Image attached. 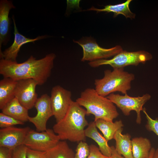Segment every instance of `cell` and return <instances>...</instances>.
Returning <instances> with one entry per match:
<instances>
[{
	"mask_svg": "<svg viewBox=\"0 0 158 158\" xmlns=\"http://www.w3.org/2000/svg\"><path fill=\"white\" fill-rule=\"evenodd\" d=\"M56 56L54 53H51L41 59H37L31 55L27 60L20 63L1 59L0 74L4 78L16 81L32 79L38 85H42L50 75Z\"/></svg>",
	"mask_w": 158,
	"mask_h": 158,
	"instance_id": "1",
	"label": "cell"
},
{
	"mask_svg": "<svg viewBox=\"0 0 158 158\" xmlns=\"http://www.w3.org/2000/svg\"><path fill=\"white\" fill-rule=\"evenodd\" d=\"M86 115L85 109L73 101L65 116L56 122L53 130L61 140L73 142L84 141L86 138L85 128L89 124Z\"/></svg>",
	"mask_w": 158,
	"mask_h": 158,
	"instance_id": "2",
	"label": "cell"
},
{
	"mask_svg": "<svg viewBox=\"0 0 158 158\" xmlns=\"http://www.w3.org/2000/svg\"><path fill=\"white\" fill-rule=\"evenodd\" d=\"M75 101L85 108L87 115L94 116V121L102 119L113 122L119 115L114 104L107 97L99 95L95 88L86 89Z\"/></svg>",
	"mask_w": 158,
	"mask_h": 158,
	"instance_id": "3",
	"label": "cell"
},
{
	"mask_svg": "<svg viewBox=\"0 0 158 158\" xmlns=\"http://www.w3.org/2000/svg\"><path fill=\"white\" fill-rule=\"evenodd\" d=\"M134 79V75L124 71V68L106 70L102 78L95 80V89L99 95L105 97L116 92L124 95L131 88V82Z\"/></svg>",
	"mask_w": 158,
	"mask_h": 158,
	"instance_id": "4",
	"label": "cell"
},
{
	"mask_svg": "<svg viewBox=\"0 0 158 158\" xmlns=\"http://www.w3.org/2000/svg\"><path fill=\"white\" fill-rule=\"evenodd\" d=\"M151 54L145 51L129 52L123 50L112 58L90 62L89 65L96 68L103 65H109L113 68H124L129 65L137 66L140 63H144L152 58Z\"/></svg>",
	"mask_w": 158,
	"mask_h": 158,
	"instance_id": "5",
	"label": "cell"
},
{
	"mask_svg": "<svg viewBox=\"0 0 158 158\" xmlns=\"http://www.w3.org/2000/svg\"><path fill=\"white\" fill-rule=\"evenodd\" d=\"M82 48V61L90 62L107 59L114 56L123 50L121 47L116 45L106 49L100 46L96 40L91 37H83L78 40H73Z\"/></svg>",
	"mask_w": 158,
	"mask_h": 158,
	"instance_id": "6",
	"label": "cell"
},
{
	"mask_svg": "<svg viewBox=\"0 0 158 158\" xmlns=\"http://www.w3.org/2000/svg\"><path fill=\"white\" fill-rule=\"evenodd\" d=\"M107 97L119 108L124 115L128 116L130 112L134 111L137 114L136 122L138 124L141 123V112L142 111L143 106L150 100L151 96L146 93L142 96L132 97L127 94L124 95L111 93Z\"/></svg>",
	"mask_w": 158,
	"mask_h": 158,
	"instance_id": "7",
	"label": "cell"
},
{
	"mask_svg": "<svg viewBox=\"0 0 158 158\" xmlns=\"http://www.w3.org/2000/svg\"><path fill=\"white\" fill-rule=\"evenodd\" d=\"M60 140L53 129H47L44 131L38 132L30 129L23 145L32 150L47 152L55 146Z\"/></svg>",
	"mask_w": 158,
	"mask_h": 158,
	"instance_id": "8",
	"label": "cell"
},
{
	"mask_svg": "<svg viewBox=\"0 0 158 158\" xmlns=\"http://www.w3.org/2000/svg\"><path fill=\"white\" fill-rule=\"evenodd\" d=\"M71 96L70 91L60 85L52 88L50 99L53 116L56 122L62 119L66 114L73 101Z\"/></svg>",
	"mask_w": 158,
	"mask_h": 158,
	"instance_id": "9",
	"label": "cell"
},
{
	"mask_svg": "<svg viewBox=\"0 0 158 158\" xmlns=\"http://www.w3.org/2000/svg\"><path fill=\"white\" fill-rule=\"evenodd\" d=\"M37 82L32 79L17 81L15 90V97L20 104L29 110L32 108L38 99L36 92Z\"/></svg>",
	"mask_w": 158,
	"mask_h": 158,
	"instance_id": "10",
	"label": "cell"
},
{
	"mask_svg": "<svg viewBox=\"0 0 158 158\" xmlns=\"http://www.w3.org/2000/svg\"><path fill=\"white\" fill-rule=\"evenodd\" d=\"M34 107L37 113L34 117H28V121L35 126L38 132L46 130L47 123L49 119L53 116L50 97L47 94L42 95L38 98Z\"/></svg>",
	"mask_w": 158,
	"mask_h": 158,
	"instance_id": "11",
	"label": "cell"
},
{
	"mask_svg": "<svg viewBox=\"0 0 158 158\" xmlns=\"http://www.w3.org/2000/svg\"><path fill=\"white\" fill-rule=\"evenodd\" d=\"M30 129L27 127L17 128L12 126L0 129V147L12 150L23 145L25 137Z\"/></svg>",
	"mask_w": 158,
	"mask_h": 158,
	"instance_id": "12",
	"label": "cell"
},
{
	"mask_svg": "<svg viewBox=\"0 0 158 158\" xmlns=\"http://www.w3.org/2000/svg\"><path fill=\"white\" fill-rule=\"evenodd\" d=\"M12 18L14 26V42L11 46L2 52L0 57L1 59H4L7 60L16 61V59L18 54L21 47L23 45L30 42L34 43L37 40L46 38L48 37V36L46 35L39 36L34 39L26 37L19 32L13 16Z\"/></svg>",
	"mask_w": 158,
	"mask_h": 158,
	"instance_id": "13",
	"label": "cell"
},
{
	"mask_svg": "<svg viewBox=\"0 0 158 158\" xmlns=\"http://www.w3.org/2000/svg\"><path fill=\"white\" fill-rule=\"evenodd\" d=\"M12 2L7 0L0 1V55L2 51V44L5 45L8 41V36L10 25L9 14L10 10L15 8Z\"/></svg>",
	"mask_w": 158,
	"mask_h": 158,
	"instance_id": "14",
	"label": "cell"
},
{
	"mask_svg": "<svg viewBox=\"0 0 158 158\" xmlns=\"http://www.w3.org/2000/svg\"><path fill=\"white\" fill-rule=\"evenodd\" d=\"M94 121L90 122L85 130L86 137L90 138L95 141L99 146L102 153L105 156L110 157L112 150L108 143V141L98 132Z\"/></svg>",
	"mask_w": 158,
	"mask_h": 158,
	"instance_id": "15",
	"label": "cell"
},
{
	"mask_svg": "<svg viewBox=\"0 0 158 158\" xmlns=\"http://www.w3.org/2000/svg\"><path fill=\"white\" fill-rule=\"evenodd\" d=\"M123 128H120L114 135L113 139L116 141V150L125 158H134L132 152L131 136L128 133L123 134Z\"/></svg>",
	"mask_w": 158,
	"mask_h": 158,
	"instance_id": "16",
	"label": "cell"
},
{
	"mask_svg": "<svg viewBox=\"0 0 158 158\" xmlns=\"http://www.w3.org/2000/svg\"><path fill=\"white\" fill-rule=\"evenodd\" d=\"M2 112L23 122L28 121V110L14 98L1 110Z\"/></svg>",
	"mask_w": 158,
	"mask_h": 158,
	"instance_id": "17",
	"label": "cell"
},
{
	"mask_svg": "<svg viewBox=\"0 0 158 158\" xmlns=\"http://www.w3.org/2000/svg\"><path fill=\"white\" fill-rule=\"evenodd\" d=\"M131 0H127L125 2L116 5H108L104 6L102 9H99L92 6L86 11H95L97 13L100 12H106L107 13L112 12L114 13V17H116L118 15L121 14L126 18L131 19L134 18L135 14L130 10L129 5Z\"/></svg>",
	"mask_w": 158,
	"mask_h": 158,
	"instance_id": "18",
	"label": "cell"
},
{
	"mask_svg": "<svg viewBox=\"0 0 158 158\" xmlns=\"http://www.w3.org/2000/svg\"><path fill=\"white\" fill-rule=\"evenodd\" d=\"M17 81L4 78L0 81V109L1 110L15 97Z\"/></svg>",
	"mask_w": 158,
	"mask_h": 158,
	"instance_id": "19",
	"label": "cell"
},
{
	"mask_svg": "<svg viewBox=\"0 0 158 158\" xmlns=\"http://www.w3.org/2000/svg\"><path fill=\"white\" fill-rule=\"evenodd\" d=\"M132 152L134 158H148L152 148L150 140L142 137H135L131 140Z\"/></svg>",
	"mask_w": 158,
	"mask_h": 158,
	"instance_id": "20",
	"label": "cell"
},
{
	"mask_svg": "<svg viewBox=\"0 0 158 158\" xmlns=\"http://www.w3.org/2000/svg\"><path fill=\"white\" fill-rule=\"evenodd\" d=\"M94 121L97 128L101 131L104 137L108 141L113 139L116 132L123 126L121 120L114 122L102 119H98Z\"/></svg>",
	"mask_w": 158,
	"mask_h": 158,
	"instance_id": "21",
	"label": "cell"
},
{
	"mask_svg": "<svg viewBox=\"0 0 158 158\" xmlns=\"http://www.w3.org/2000/svg\"><path fill=\"white\" fill-rule=\"evenodd\" d=\"M48 158H75V154L65 140L60 141L53 148L46 152Z\"/></svg>",
	"mask_w": 158,
	"mask_h": 158,
	"instance_id": "22",
	"label": "cell"
},
{
	"mask_svg": "<svg viewBox=\"0 0 158 158\" xmlns=\"http://www.w3.org/2000/svg\"><path fill=\"white\" fill-rule=\"evenodd\" d=\"M24 123L7 115L2 112L0 113V127L8 128L18 125H23Z\"/></svg>",
	"mask_w": 158,
	"mask_h": 158,
	"instance_id": "23",
	"label": "cell"
},
{
	"mask_svg": "<svg viewBox=\"0 0 158 158\" xmlns=\"http://www.w3.org/2000/svg\"><path fill=\"white\" fill-rule=\"evenodd\" d=\"M75 158H87L90 153V146L84 141L79 142L76 149Z\"/></svg>",
	"mask_w": 158,
	"mask_h": 158,
	"instance_id": "24",
	"label": "cell"
},
{
	"mask_svg": "<svg viewBox=\"0 0 158 158\" xmlns=\"http://www.w3.org/2000/svg\"><path fill=\"white\" fill-rule=\"evenodd\" d=\"M142 111L145 114L147 120L145 126L146 129L149 131L153 132L158 136V118L155 119L152 118L147 112L145 108H143Z\"/></svg>",
	"mask_w": 158,
	"mask_h": 158,
	"instance_id": "25",
	"label": "cell"
},
{
	"mask_svg": "<svg viewBox=\"0 0 158 158\" xmlns=\"http://www.w3.org/2000/svg\"><path fill=\"white\" fill-rule=\"evenodd\" d=\"M27 149L24 145L17 147L13 151L12 158H27Z\"/></svg>",
	"mask_w": 158,
	"mask_h": 158,
	"instance_id": "26",
	"label": "cell"
},
{
	"mask_svg": "<svg viewBox=\"0 0 158 158\" xmlns=\"http://www.w3.org/2000/svg\"><path fill=\"white\" fill-rule=\"evenodd\" d=\"M90 153L87 158H110L103 154L99 147L94 144L90 145Z\"/></svg>",
	"mask_w": 158,
	"mask_h": 158,
	"instance_id": "27",
	"label": "cell"
},
{
	"mask_svg": "<svg viewBox=\"0 0 158 158\" xmlns=\"http://www.w3.org/2000/svg\"><path fill=\"white\" fill-rule=\"evenodd\" d=\"M27 158H48L46 152H42L32 150L28 148Z\"/></svg>",
	"mask_w": 158,
	"mask_h": 158,
	"instance_id": "28",
	"label": "cell"
},
{
	"mask_svg": "<svg viewBox=\"0 0 158 158\" xmlns=\"http://www.w3.org/2000/svg\"><path fill=\"white\" fill-rule=\"evenodd\" d=\"M13 151L7 147H0V158H12Z\"/></svg>",
	"mask_w": 158,
	"mask_h": 158,
	"instance_id": "29",
	"label": "cell"
},
{
	"mask_svg": "<svg viewBox=\"0 0 158 158\" xmlns=\"http://www.w3.org/2000/svg\"><path fill=\"white\" fill-rule=\"evenodd\" d=\"M111 147L112 150V153L110 158H125L117 152L114 146H112Z\"/></svg>",
	"mask_w": 158,
	"mask_h": 158,
	"instance_id": "30",
	"label": "cell"
},
{
	"mask_svg": "<svg viewBox=\"0 0 158 158\" xmlns=\"http://www.w3.org/2000/svg\"><path fill=\"white\" fill-rule=\"evenodd\" d=\"M155 150L154 148H152L150 151L149 157L148 158H152Z\"/></svg>",
	"mask_w": 158,
	"mask_h": 158,
	"instance_id": "31",
	"label": "cell"
},
{
	"mask_svg": "<svg viewBox=\"0 0 158 158\" xmlns=\"http://www.w3.org/2000/svg\"><path fill=\"white\" fill-rule=\"evenodd\" d=\"M152 158H158V147L155 150Z\"/></svg>",
	"mask_w": 158,
	"mask_h": 158,
	"instance_id": "32",
	"label": "cell"
}]
</instances>
